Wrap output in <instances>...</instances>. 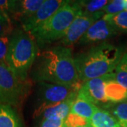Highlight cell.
I'll return each instance as SVG.
<instances>
[{
  "label": "cell",
  "mask_w": 127,
  "mask_h": 127,
  "mask_svg": "<svg viewBox=\"0 0 127 127\" xmlns=\"http://www.w3.org/2000/svg\"><path fill=\"white\" fill-rule=\"evenodd\" d=\"M0 127H23L13 107L0 104Z\"/></svg>",
  "instance_id": "16"
},
{
  "label": "cell",
  "mask_w": 127,
  "mask_h": 127,
  "mask_svg": "<svg viewBox=\"0 0 127 127\" xmlns=\"http://www.w3.org/2000/svg\"><path fill=\"white\" fill-rule=\"evenodd\" d=\"M45 2V0L13 1L11 15L21 22L30 17Z\"/></svg>",
  "instance_id": "12"
},
{
  "label": "cell",
  "mask_w": 127,
  "mask_h": 127,
  "mask_svg": "<svg viewBox=\"0 0 127 127\" xmlns=\"http://www.w3.org/2000/svg\"><path fill=\"white\" fill-rule=\"evenodd\" d=\"M125 11H127V0H125Z\"/></svg>",
  "instance_id": "26"
},
{
  "label": "cell",
  "mask_w": 127,
  "mask_h": 127,
  "mask_svg": "<svg viewBox=\"0 0 127 127\" xmlns=\"http://www.w3.org/2000/svg\"><path fill=\"white\" fill-rule=\"evenodd\" d=\"M98 109L99 107L95 106L89 100L78 95L77 97L73 102L70 112L91 120L93 114Z\"/></svg>",
  "instance_id": "14"
},
{
  "label": "cell",
  "mask_w": 127,
  "mask_h": 127,
  "mask_svg": "<svg viewBox=\"0 0 127 127\" xmlns=\"http://www.w3.org/2000/svg\"><path fill=\"white\" fill-rule=\"evenodd\" d=\"M37 53V45L32 37L23 30H17L10 37L5 64L19 78L27 81Z\"/></svg>",
  "instance_id": "3"
},
{
  "label": "cell",
  "mask_w": 127,
  "mask_h": 127,
  "mask_svg": "<svg viewBox=\"0 0 127 127\" xmlns=\"http://www.w3.org/2000/svg\"><path fill=\"white\" fill-rule=\"evenodd\" d=\"M125 10V0L110 1L102 9L105 15H114Z\"/></svg>",
  "instance_id": "22"
},
{
  "label": "cell",
  "mask_w": 127,
  "mask_h": 127,
  "mask_svg": "<svg viewBox=\"0 0 127 127\" xmlns=\"http://www.w3.org/2000/svg\"><path fill=\"white\" fill-rule=\"evenodd\" d=\"M9 42L10 37H9V36L0 37V63H5L9 49Z\"/></svg>",
  "instance_id": "24"
},
{
  "label": "cell",
  "mask_w": 127,
  "mask_h": 127,
  "mask_svg": "<svg viewBox=\"0 0 127 127\" xmlns=\"http://www.w3.org/2000/svg\"><path fill=\"white\" fill-rule=\"evenodd\" d=\"M32 80L63 86L82 84L75 66L70 47L57 45L38 52L31 68Z\"/></svg>",
  "instance_id": "1"
},
{
  "label": "cell",
  "mask_w": 127,
  "mask_h": 127,
  "mask_svg": "<svg viewBox=\"0 0 127 127\" xmlns=\"http://www.w3.org/2000/svg\"><path fill=\"white\" fill-rule=\"evenodd\" d=\"M29 87L5 63H0V104L18 106L26 97Z\"/></svg>",
  "instance_id": "5"
},
{
  "label": "cell",
  "mask_w": 127,
  "mask_h": 127,
  "mask_svg": "<svg viewBox=\"0 0 127 127\" xmlns=\"http://www.w3.org/2000/svg\"><path fill=\"white\" fill-rule=\"evenodd\" d=\"M64 120L44 119L42 120L40 127H64Z\"/></svg>",
  "instance_id": "25"
},
{
  "label": "cell",
  "mask_w": 127,
  "mask_h": 127,
  "mask_svg": "<svg viewBox=\"0 0 127 127\" xmlns=\"http://www.w3.org/2000/svg\"><path fill=\"white\" fill-rule=\"evenodd\" d=\"M90 127H121L109 110L99 108L91 119Z\"/></svg>",
  "instance_id": "15"
},
{
  "label": "cell",
  "mask_w": 127,
  "mask_h": 127,
  "mask_svg": "<svg viewBox=\"0 0 127 127\" xmlns=\"http://www.w3.org/2000/svg\"><path fill=\"white\" fill-rule=\"evenodd\" d=\"M81 12L77 1H66L48 21L29 34L37 47L50 45L63 38L73 21Z\"/></svg>",
  "instance_id": "4"
},
{
  "label": "cell",
  "mask_w": 127,
  "mask_h": 127,
  "mask_svg": "<svg viewBox=\"0 0 127 127\" xmlns=\"http://www.w3.org/2000/svg\"><path fill=\"white\" fill-rule=\"evenodd\" d=\"M90 122L89 119L70 112L64 119V127H90Z\"/></svg>",
  "instance_id": "21"
},
{
  "label": "cell",
  "mask_w": 127,
  "mask_h": 127,
  "mask_svg": "<svg viewBox=\"0 0 127 127\" xmlns=\"http://www.w3.org/2000/svg\"><path fill=\"white\" fill-rule=\"evenodd\" d=\"M104 15L102 11L92 14L81 12L73 21L64 37L61 40L62 45L70 47L78 43L91 26Z\"/></svg>",
  "instance_id": "7"
},
{
  "label": "cell",
  "mask_w": 127,
  "mask_h": 127,
  "mask_svg": "<svg viewBox=\"0 0 127 127\" xmlns=\"http://www.w3.org/2000/svg\"><path fill=\"white\" fill-rule=\"evenodd\" d=\"M104 96L107 101L112 104L127 100V89L116 81L114 73L104 84Z\"/></svg>",
  "instance_id": "13"
},
{
  "label": "cell",
  "mask_w": 127,
  "mask_h": 127,
  "mask_svg": "<svg viewBox=\"0 0 127 127\" xmlns=\"http://www.w3.org/2000/svg\"><path fill=\"white\" fill-rule=\"evenodd\" d=\"M124 52L122 47L105 42L73 56L80 82L83 83L114 72Z\"/></svg>",
  "instance_id": "2"
},
{
  "label": "cell",
  "mask_w": 127,
  "mask_h": 127,
  "mask_svg": "<svg viewBox=\"0 0 127 127\" xmlns=\"http://www.w3.org/2000/svg\"><path fill=\"white\" fill-rule=\"evenodd\" d=\"M11 32V23L10 18L5 17L0 14V37L8 36Z\"/></svg>",
  "instance_id": "23"
},
{
  "label": "cell",
  "mask_w": 127,
  "mask_h": 127,
  "mask_svg": "<svg viewBox=\"0 0 127 127\" xmlns=\"http://www.w3.org/2000/svg\"><path fill=\"white\" fill-rule=\"evenodd\" d=\"M78 93V91L73 93L69 97L63 102L45 109L40 116L42 117V120H64L71 112L73 102L77 97Z\"/></svg>",
  "instance_id": "11"
},
{
  "label": "cell",
  "mask_w": 127,
  "mask_h": 127,
  "mask_svg": "<svg viewBox=\"0 0 127 127\" xmlns=\"http://www.w3.org/2000/svg\"><path fill=\"white\" fill-rule=\"evenodd\" d=\"M117 120L121 127H127V100L121 103L113 104L109 109Z\"/></svg>",
  "instance_id": "19"
},
{
  "label": "cell",
  "mask_w": 127,
  "mask_h": 127,
  "mask_svg": "<svg viewBox=\"0 0 127 127\" xmlns=\"http://www.w3.org/2000/svg\"><path fill=\"white\" fill-rule=\"evenodd\" d=\"M82 84L68 86L51 83H37V106L34 117H40L45 109L59 104L79 91Z\"/></svg>",
  "instance_id": "6"
},
{
  "label": "cell",
  "mask_w": 127,
  "mask_h": 127,
  "mask_svg": "<svg viewBox=\"0 0 127 127\" xmlns=\"http://www.w3.org/2000/svg\"><path fill=\"white\" fill-rule=\"evenodd\" d=\"M119 34L112 25L103 17L91 26L78 42L79 45H96L105 42Z\"/></svg>",
  "instance_id": "9"
},
{
  "label": "cell",
  "mask_w": 127,
  "mask_h": 127,
  "mask_svg": "<svg viewBox=\"0 0 127 127\" xmlns=\"http://www.w3.org/2000/svg\"><path fill=\"white\" fill-rule=\"evenodd\" d=\"M66 2V1L64 0H45L37 11L21 22L23 30L28 33L36 30L48 21Z\"/></svg>",
  "instance_id": "10"
},
{
  "label": "cell",
  "mask_w": 127,
  "mask_h": 127,
  "mask_svg": "<svg viewBox=\"0 0 127 127\" xmlns=\"http://www.w3.org/2000/svg\"><path fill=\"white\" fill-rule=\"evenodd\" d=\"M82 13L92 14L102 11L109 1L107 0H90V1H77Z\"/></svg>",
  "instance_id": "18"
},
{
  "label": "cell",
  "mask_w": 127,
  "mask_h": 127,
  "mask_svg": "<svg viewBox=\"0 0 127 127\" xmlns=\"http://www.w3.org/2000/svg\"><path fill=\"white\" fill-rule=\"evenodd\" d=\"M114 73L116 81L127 89V50H125Z\"/></svg>",
  "instance_id": "20"
},
{
  "label": "cell",
  "mask_w": 127,
  "mask_h": 127,
  "mask_svg": "<svg viewBox=\"0 0 127 127\" xmlns=\"http://www.w3.org/2000/svg\"><path fill=\"white\" fill-rule=\"evenodd\" d=\"M103 18L109 21L118 32L127 34V11L114 15H104Z\"/></svg>",
  "instance_id": "17"
},
{
  "label": "cell",
  "mask_w": 127,
  "mask_h": 127,
  "mask_svg": "<svg viewBox=\"0 0 127 127\" xmlns=\"http://www.w3.org/2000/svg\"><path fill=\"white\" fill-rule=\"evenodd\" d=\"M113 75L114 72L82 83L78 95L85 97L99 108L109 109L113 104L109 103L105 98L104 84Z\"/></svg>",
  "instance_id": "8"
}]
</instances>
